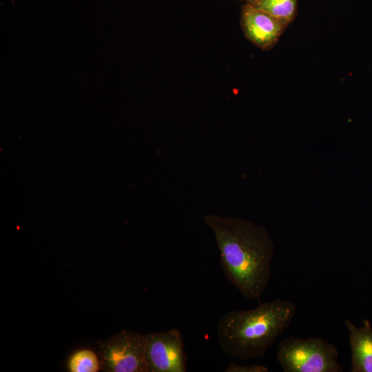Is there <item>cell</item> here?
Listing matches in <instances>:
<instances>
[{
    "mask_svg": "<svg viewBox=\"0 0 372 372\" xmlns=\"http://www.w3.org/2000/svg\"><path fill=\"white\" fill-rule=\"evenodd\" d=\"M203 220L214 234L228 281L245 298L260 300L271 276L275 252L268 231L242 218L208 214Z\"/></svg>",
    "mask_w": 372,
    "mask_h": 372,
    "instance_id": "6da1fadb",
    "label": "cell"
},
{
    "mask_svg": "<svg viewBox=\"0 0 372 372\" xmlns=\"http://www.w3.org/2000/svg\"><path fill=\"white\" fill-rule=\"evenodd\" d=\"M296 311L293 302L280 299L260 303L250 310L229 311L217 324L220 349L235 359L262 358L289 326Z\"/></svg>",
    "mask_w": 372,
    "mask_h": 372,
    "instance_id": "7a4b0ae2",
    "label": "cell"
},
{
    "mask_svg": "<svg viewBox=\"0 0 372 372\" xmlns=\"http://www.w3.org/2000/svg\"><path fill=\"white\" fill-rule=\"evenodd\" d=\"M277 360L284 372H342L338 351L318 337L289 336L278 344Z\"/></svg>",
    "mask_w": 372,
    "mask_h": 372,
    "instance_id": "3957f363",
    "label": "cell"
},
{
    "mask_svg": "<svg viewBox=\"0 0 372 372\" xmlns=\"http://www.w3.org/2000/svg\"><path fill=\"white\" fill-rule=\"evenodd\" d=\"M100 364L107 372H148L145 338L139 332L121 330L97 342Z\"/></svg>",
    "mask_w": 372,
    "mask_h": 372,
    "instance_id": "277c9868",
    "label": "cell"
},
{
    "mask_svg": "<svg viewBox=\"0 0 372 372\" xmlns=\"http://www.w3.org/2000/svg\"><path fill=\"white\" fill-rule=\"evenodd\" d=\"M148 372H186L187 356L176 328L145 335Z\"/></svg>",
    "mask_w": 372,
    "mask_h": 372,
    "instance_id": "5b68a950",
    "label": "cell"
},
{
    "mask_svg": "<svg viewBox=\"0 0 372 372\" xmlns=\"http://www.w3.org/2000/svg\"><path fill=\"white\" fill-rule=\"evenodd\" d=\"M289 23L247 3L242 7L241 27L245 37L269 50L278 41Z\"/></svg>",
    "mask_w": 372,
    "mask_h": 372,
    "instance_id": "8992f818",
    "label": "cell"
},
{
    "mask_svg": "<svg viewBox=\"0 0 372 372\" xmlns=\"http://www.w3.org/2000/svg\"><path fill=\"white\" fill-rule=\"evenodd\" d=\"M345 326L349 332L351 350L352 372H372V327L366 320L361 328L355 327L349 320Z\"/></svg>",
    "mask_w": 372,
    "mask_h": 372,
    "instance_id": "52a82bcc",
    "label": "cell"
},
{
    "mask_svg": "<svg viewBox=\"0 0 372 372\" xmlns=\"http://www.w3.org/2000/svg\"><path fill=\"white\" fill-rule=\"evenodd\" d=\"M298 0H256L251 3L289 24L296 15Z\"/></svg>",
    "mask_w": 372,
    "mask_h": 372,
    "instance_id": "ba28073f",
    "label": "cell"
},
{
    "mask_svg": "<svg viewBox=\"0 0 372 372\" xmlns=\"http://www.w3.org/2000/svg\"><path fill=\"white\" fill-rule=\"evenodd\" d=\"M100 360L96 355L87 349L75 352L68 363L70 372H96L100 369Z\"/></svg>",
    "mask_w": 372,
    "mask_h": 372,
    "instance_id": "9c48e42d",
    "label": "cell"
},
{
    "mask_svg": "<svg viewBox=\"0 0 372 372\" xmlns=\"http://www.w3.org/2000/svg\"><path fill=\"white\" fill-rule=\"evenodd\" d=\"M225 372H268L269 369L261 364H245L239 365L236 363H231L225 370Z\"/></svg>",
    "mask_w": 372,
    "mask_h": 372,
    "instance_id": "30bf717a",
    "label": "cell"
},
{
    "mask_svg": "<svg viewBox=\"0 0 372 372\" xmlns=\"http://www.w3.org/2000/svg\"><path fill=\"white\" fill-rule=\"evenodd\" d=\"M245 1H247V3H254L256 0H245Z\"/></svg>",
    "mask_w": 372,
    "mask_h": 372,
    "instance_id": "8fae6325",
    "label": "cell"
}]
</instances>
